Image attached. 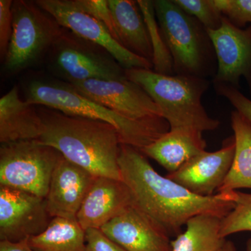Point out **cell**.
Segmentation results:
<instances>
[{
    "label": "cell",
    "mask_w": 251,
    "mask_h": 251,
    "mask_svg": "<svg viewBox=\"0 0 251 251\" xmlns=\"http://www.w3.org/2000/svg\"><path fill=\"white\" fill-rule=\"evenodd\" d=\"M119 166L133 204L168 236L177 237L190 219L200 214L224 218L233 209L235 191L203 197L161 176L140 150L121 144Z\"/></svg>",
    "instance_id": "cell-1"
},
{
    "label": "cell",
    "mask_w": 251,
    "mask_h": 251,
    "mask_svg": "<svg viewBox=\"0 0 251 251\" xmlns=\"http://www.w3.org/2000/svg\"><path fill=\"white\" fill-rule=\"evenodd\" d=\"M53 109L39 110L42 129L38 141L96 176L122 180L118 131L106 122L70 116Z\"/></svg>",
    "instance_id": "cell-2"
},
{
    "label": "cell",
    "mask_w": 251,
    "mask_h": 251,
    "mask_svg": "<svg viewBox=\"0 0 251 251\" xmlns=\"http://www.w3.org/2000/svg\"><path fill=\"white\" fill-rule=\"evenodd\" d=\"M25 100L32 105H43L70 116L106 122L116 128L122 144L140 151L169 131V125L164 119L135 120L126 118L84 97L69 83L32 81L27 87Z\"/></svg>",
    "instance_id": "cell-3"
},
{
    "label": "cell",
    "mask_w": 251,
    "mask_h": 251,
    "mask_svg": "<svg viewBox=\"0 0 251 251\" xmlns=\"http://www.w3.org/2000/svg\"><path fill=\"white\" fill-rule=\"evenodd\" d=\"M126 76L145 91L161 110L171 129L200 132L215 130L219 122L209 116L202 103L206 84L192 75H163L151 69H126Z\"/></svg>",
    "instance_id": "cell-4"
},
{
    "label": "cell",
    "mask_w": 251,
    "mask_h": 251,
    "mask_svg": "<svg viewBox=\"0 0 251 251\" xmlns=\"http://www.w3.org/2000/svg\"><path fill=\"white\" fill-rule=\"evenodd\" d=\"M12 34L4 70L16 74L35 64L62 37L61 26L36 3L14 1Z\"/></svg>",
    "instance_id": "cell-5"
},
{
    "label": "cell",
    "mask_w": 251,
    "mask_h": 251,
    "mask_svg": "<svg viewBox=\"0 0 251 251\" xmlns=\"http://www.w3.org/2000/svg\"><path fill=\"white\" fill-rule=\"evenodd\" d=\"M62 156L37 140L1 144L0 186L46 198L52 173Z\"/></svg>",
    "instance_id": "cell-6"
},
{
    "label": "cell",
    "mask_w": 251,
    "mask_h": 251,
    "mask_svg": "<svg viewBox=\"0 0 251 251\" xmlns=\"http://www.w3.org/2000/svg\"><path fill=\"white\" fill-rule=\"evenodd\" d=\"M153 1L157 22L180 75L199 77L204 61V37L195 18L174 1Z\"/></svg>",
    "instance_id": "cell-7"
},
{
    "label": "cell",
    "mask_w": 251,
    "mask_h": 251,
    "mask_svg": "<svg viewBox=\"0 0 251 251\" xmlns=\"http://www.w3.org/2000/svg\"><path fill=\"white\" fill-rule=\"evenodd\" d=\"M35 3L52 16L61 27L70 29L80 39L104 50L124 69L152 70V62L124 47L112 37L101 23L81 11L73 0H39Z\"/></svg>",
    "instance_id": "cell-8"
},
{
    "label": "cell",
    "mask_w": 251,
    "mask_h": 251,
    "mask_svg": "<svg viewBox=\"0 0 251 251\" xmlns=\"http://www.w3.org/2000/svg\"><path fill=\"white\" fill-rule=\"evenodd\" d=\"M96 103L135 120L163 118L159 107L139 85L128 80L92 79L69 83Z\"/></svg>",
    "instance_id": "cell-9"
},
{
    "label": "cell",
    "mask_w": 251,
    "mask_h": 251,
    "mask_svg": "<svg viewBox=\"0 0 251 251\" xmlns=\"http://www.w3.org/2000/svg\"><path fill=\"white\" fill-rule=\"evenodd\" d=\"M52 219L48 212L46 198L0 186L1 241L28 240L44 232Z\"/></svg>",
    "instance_id": "cell-10"
},
{
    "label": "cell",
    "mask_w": 251,
    "mask_h": 251,
    "mask_svg": "<svg viewBox=\"0 0 251 251\" xmlns=\"http://www.w3.org/2000/svg\"><path fill=\"white\" fill-rule=\"evenodd\" d=\"M55 48L56 67L69 83L100 79L127 78L123 67L110 54L100 53L85 44L63 34Z\"/></svg>",
    "instance_id": "cell-11"
},
{
    "label": "cell",
    "mask_w": 251,
    "mask_h": 251,
    "mask_svg": "<svg viewBox=\"0 0 251 251\" xmlns=\"http://www.w3.org/2000/svg\"><path fill=\"white\" fill-rule=\"evenodd\" d=\"M218 59L216 84L232 86L251 79V27L242 29L223 18L221 27L206 29Z\"/></svg>",
    "instance_id": "cell-12"
},
{
    "label": "cell",
    "mask_w": 251,
    "mask_h": 251,
    "mask_svg": "<svg viewBox=\"0 0 251 251\" xmlns=\"http://www.w3.org/2000/svg\"><path fill=\"white\" fill-rule=\"evenodd\" d=\"M234 152L233 138L218 151L199 153L178 171L168 173L166 176L198 196H214L228 175Z\"/></svg>",
    "instance_id": "cell-13"
},
{
    "label": "cell",
    "mask_w": 251,
    "mask_h": 251,
    "mask_svg": "<svg viewBox=\"0 0 251 251\" xmlns=\"http://www.w3.org/2000/svg\"><path fill=\"white\" fill-rule=\"evenodd\" d=\"M96 177L64 156L61 157L52 173L46 198L50 216L77 220V213Z\"/></svg>",
    "instance_id": "cell-14"
},
{
    "label": "cell",
    "mask_w": 251,
    "mask_h": 251,
    "mask_svg": "<svg viewBox=\"0 0 251 251\" xmlns=\"http://www.w3.org/2000/svg\"><path fill=\"white\" fill-rule=\"evenodd\" d=\"M100 229L126 251L172 250L170 237L133 204Z\"/></svg>",
    "instance_id": "cell-15"
},
{
    "label": "cell",
    "mask_w": 251,
    "mask_h": 251,
    "mask_svg": "<svg viewBox=\"0 0 251 251\" xmlns=\"http://www.w3.org/2000/svg\"><path fill=\"white\" fill-rule=\"evenodd\" d=\"M133 204L131 194L122 180L97 176L77 214L84 230L100 229Z\"/></svg>",
    "instance_id": "cell-16"
},
{
    "label": "cell",
    "mask_w": 251,
    "mask_h": 251,
    "mask_svg": "<svg viewBox=\"0 0 251 251\" xmlns=\"http://www.w3.org/2000/svg\"><path fill=\"white\" fill-rule=\"evenodd\" d=\"M42 120L34 105L20 98L17 86L0 99L1 144L38 140Z\"/></svg>",
    "instance_id": "cell-17"
},
{
    "label": "cell",
    "mask_w": 251,
    "mask_h": 251,
    "mask_svg": "<svg viewBox=\"0 0 251 251\" xmlns=\"http://www.w3.org/2000/svg\"><path fill=\"white\" fill-rule=\"evenodd\" d=\"M202 133L189 128L171 129L140 151L155 160L168 173H174L205 151Z\"/></svg>",
    "instance_id": "cell-18"
},
{
    "label": "cell",
    "mask_w": 251,
    "mask_h": 251,
    "mask_svg": "<svg viewBox=\"0 0 251 251\" xmlns=\"http://www.w3.org/2000/svg\"><path fill=\"white\" fill-rule=\"evenodd\" d=\"M119 42L130 52L152 62L150 34L137 1L108 0Z\"/></svg>",
    "instance_id": "cell-19"
},
{
    "label": "cell",
    "mask_w": 251,
    "mask_h": 251,
    "mask_svg": "<svg viewBox=\"0 0 251 251\" xmlns=\"http://www.w3.org/2000/svg\"><path fill=\"white\" fill-rule=\"evenodd\" d=\"M231 121L235 152L228 175L216 193H232L240 188L251 189V123L237 110L232 112Z\"/></svg>",
    "instance_id": "cell-20"
},
{
    "label": "cell",
    "mask_w": 251,
    "mask_h": 251,
    "mask_svg": "<svg viewBox=\"0 0 251 251\" xmlns=\"http://www.w3.org/2000/svg\"><path fill=\"white\" fill-rule=\"evenodd\" d=\"M221 216L204 214L194 216L186 229L171 241V251H216L226 239L221 237Z\"/></svg>",
    "instance_id": "cell-21"
},
{
    "label": "cell",
    "mask_w": 251,
    "mask_h": 251,
    "mask_svg": "<svg viewBox=\"0 0 251 251\" xmlns=\"http://www.w3.org/2000/svg\"><path fill=\"white\" fill-rule=\"evenodd\" d=\"M28 243L36 251H87L85 230L77 220L60 217L53 218L44 232Z\"/></svg>",
    "instance_id": "cell-22"
},
{
    "label": "cell",
    "mask_w": 251,
    "mask_h": 251,
    "mask_svg": "<svg viewBox=\"0 0 251 251\" xmlns=\"http://www.w3.org/2000/svg\"><path fill=\"white\" fill-rule=\"evenodd\" d=\"M137 2L139 5L150 34L153 49L152 64L154 72L163 75H171L174 64L156 19L153 1L138 0Z\"/></svg>",
    "instance_id": "cell-23"
},
{
    "label": "cell",
    "mask_w": 251,
    "mask_h": 251,
    "mask_svg": "<svg viewBox=\"0 0 251 251\" xmlns=\"http://www.w3.org/2000/svg\"><path fill=\"white\" fill-rule=\"evenodd\" d=\"M251 232V194L235 191L234 206L221 220V237L238 232Z\"/></svg>",
    "instance_id": "cell-24"
},
{
    "label": "cell",
    "mask_w": 251,
    "mask_h": 251,
    "mask_svg": "<svg viewBox=\"0 0 251 251\" xmlns=\"http://www.w3.org/2000/svg\"><path fill=\"white\" fill-rule=\"evenodd\" d=\"M184 12L198 20L205 29H216L221 27L224 16L213 0H173Z\"/></svg>",
    "instance_id": "cell-25"
},
{
    "label": "cell",
    "mask_w": 251,
    "mask_h": 251,
    "mask_svg": "<svg viewBox=\"0 0 251 251\" xmlns=\"http://www.w3.org/2000/svg\"><path fill=\"white\" fill-rule=\"evenodd\" d=\"M73 1L81 11L90 15L101 23L112 37L119 42L116 27L109 6L108 0H73Z\"/></svg>",
    "instance_id": "cell-26"
},
{
    "label": "cell",
    "mask_w": 251,
    "mask_h": 251,
    "mask_svg": "<svg viewBox=\"0 0 251 251\" xmlns=\"http://www.w3.org/2000/svg\"><path fill=\"white\" fill-rule=\"evenodd\" d=\"M221 14L237 27L251 23V0H213Z\"/></svg>",
    "instance_id": "cell-27"
},
{
    "label": "cell",
    "mask_w": 251,
    "mask_h": 251,
    "mask_svg": "<svg viewBox=\"0 0 251 251\" xmlns=\"http://www.w3.org/2000/svg\"><path fill=\"white\" fill-rule=\"evenodd\" d=\"M11 0L0 1V54L4 60L9 48L13 28L12 6Z\"/></svg>",
    "instance_id": "cell-28"
},
{
    "label": "cell",
    "mask_w": 251,
    "mask_h": 251,
    "mask_svg": "<svg viewBox=\"0 0 251 251\" xmlns=\"http://www.w3.org/2000/svg\"><path fill=\"white\" fill-rule=\"evenodd\" d=\"M218 92L226 97L238 112L251 123V100L232 86L216 84Z\"/></svg>",
    "instance_id": "cell-29"
},
{
    "label": "cell",
    "mask_w": 251,
    "mask_h": 251,
    "mask_svg": "<svg viewBox=\"0 0 251 251\" xmlns=\"http://www.w3.org/2000/svg\"><path fill=\"white\" fill-rule=\"evenodd\" d=\"M87 251H126L107 237L100 229L85 230Z\"/></svg>",
    "instance_id": "cell-30"
},
{
    "label": "cell",
    "mask_w": 251,
    "mask_h": 251,
    "mask_svg": "<svg viewBox=\"0 0 251 251\" xmlns=\"http://www.w3.org/2000/svg\"><path fill=\"white\" fill-rule=\"evenodd\" d=\"M0 251H36L31 249L28 240L20 242H11L1 241Z\"/></svg>",
    "instance_id": "cell-31"
},
{
    "label": "cell",
    "mask_w": 251,
    "mask_h": 251,
    "mask_svg": "<svg viewBox=\"0 0 251 251\" xmlns=\"http://www.w3.org/2000/svg\"><path fill=\"white\" fill-rule=\"evenodd\" d=\"M216 251H236V247L234 243L226 240L224 244Z\"/></svg>",
    "instance_id": "cell-32"
},
{
    "label": "cell",
    "mask_w": 251,
    "mask_h": 251,
    "mask_svg": "<svg viewBox=\"0 0 251 251\" xmlns=\"http://www.w3.org/2000/svg\"><path fill=\"white\" fill-rule=\"evenodd\" d=\"M247 251H251V238L247 242Z\"/></svg>",
    "instance_id": "cell-33"
}]
</instances>
